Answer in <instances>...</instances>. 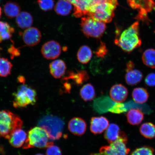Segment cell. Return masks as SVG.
I'll use <instances>...</instances> for the list:
<instances>
[{
  "mask_svg": "<svg viewBox=\"0 0 155 155\" xmlns=\"http://www.w3.org/2000/svg\"><path fill=\"white\" fill-rule=\"evenodd\" d=\"M107 50L106 46L104 43H102L99 48L96 52L98 57H104L107 54Z\"/></svg>",
  "mask_w": 155,
  "mask_h": 155,
  "instance_id": "cell-37",
  "label": "cell"
},
{
  "mask_svg": "<svg viewBox=\"0 0 155 155\" xmlns=\"http://www.w3.org/2000/svg\"><path fill=\"white\" fill-rule=\"evenodd\" d=\"M72 4L65 0H59L55 7V11L58 15H67L71 12Z\"/></svg>",
  "mask_w": 155,
  "mask_h": 155,
  "instance_id": "cell-28",
  "label": "cell"
},
{
  "mask_svg": "<svg viewBox=\"0 0 155 155\" xmlns=\"http://www.w3.org/2000/svg\"><path fill=\"white\" fill-rule=\"evenodd\" d=\"M61 48L60 44L55 41H48L42 46L41 52L42 55L48 60L56 59L61 55Z\"/></svg>",
  "mask_w": 155,
  "mask_h": 155,
  "instance_id": "cell-10",
  "label": "cell"
},
{
  "mask_svg": "<svg viewBox=\"0 0 155 155\" xmlns=\"http://www.w3.org/2000/svg\"><path fill=\"white\" fill-rule=\"evenodd\" d=\"M132 95L134 101L139 104H143L146 102L149 97L148 91L142 87L134 89Z\"/></svg>",
  "mask_w": 155,
  "mask_h": 155,
  "instance_id": "cell-25",
  "label": "cell"
},
{
  "mask_svg": "<svg viewBox=\"0 0 155 155\" xmlns=\"http://www.w3.org/2000/svg\"><path fill=\"white\" fill-rule=\"evenodd\" d=\"M38 125L47 132L51 140H58L62 136L64 123L57 116H44L38 121Z\"/></svg>",
  "mask_w": 155,
  "mask_h": 155,
  "instance_id": "cell-5",
  "label": "cell"
},
{
  "mask_svg": "<svg viewBox=\"0 0 155 155\" xmlns=\"http://www.w3.org/2000/svg\"><path fill=\"white\" fill-rule=\"evenodd\" d=\"M28 135L24 130L21 129L13 132L8 139L10 144L15 148L22 147L26 141Z\"/></svg>",
  "mask_w": 155,
  "mask_h": 155,
  "instance_id": "cell-17",
  "label": "cell"
},
{
  "mask_svg": "<svg viewBox=\"0 0 155 155\" xmlns=\"http://www.w3.org/2000/svg\"><path fill=\"white\" fill-rule=\"evenodd\" d=\"M127 137L121 131L119 126L115 124H111L107 129L104 134V138L108 143H111L122 137Z\"/></svg>",
  "mask_w": 155,
  "mask_h": 155,
  "instance_id": "cell-15",
  "label": "cell"
},
{
  "mask_svg": "<svg viewBox=\"0 0 155 155\" xmlns=\"http://www.w3.org/2000/svg\"><path fill=\"white\" fill-rule=\"evenodd\" d=\"M141 135L147 139H153L155 137V125L151 123L143 124L140 128Z\"/></svg>",
  "mask_w": 155,
  "mask_h": 155,
  "instance_id": "cell-30",
  "label": "cell"
},
{
  "mask_svg": "<svg viewBox=\"0 0 155 155\" xmlns=\"http://www.w3.org/2000/svg\"><path fill=\"white\" fill-rule=\"evenodd\" d=\"M117 0H102L93 3L89 11V15L104 23L111 22L118 6Z\"/></svg>",
  "mask_w": 155,
  "mask_h": 155,
  "instance_id": "cell-2",
  "label": "cell"
},
{
  "mask_svg": "<svg viewBox=\"0 0 155 155\" xmlns=\"http://www.w3.org/2000/svg\"><path fill=\"white\" fill-rule=\"evenodd\" d=\"M13 65L8 60L0 58V77H5L11 74Z\"/></svg>",
  "mask_w": 155,
  "mask_h": 155,
  "instance_id": "cell-31",
  "label": "cell"
},
{
  "mask_svg": "<svg viewBox=\"0 0 155 155\" xmlns=\"http://www.w3.org/2000/svg\"><path fill=\"white\" fill-rule=\"evenodd\" d=\"M127 2L132 9L138 11L135 19L147 25L150 23L148 13L155 9V0H127Z\"/></svg>",
  "mask_w": 155,
  "mask_h": 155,
  "instance_id": "cell-8",
  "label": "cell"
},
{
  "mask_svg": "<svg viewBox=\"0 0 155 155\" xmlns=\"http://www.w3.org/2000/svg\"><path fill=\"white\" fill-rule=\"evenodd\" d=\"M125 79L126 83L130 86H134L138 84L142 81L143 74L135 68L131 69H126Z\"/></svg>",
  "mask_w": 155,
  "mask_h": 155,
  "instance_id": "cell-19",
  "label": "cell"
},
{
  "mask_svg": "<svg viewBox=\"0 0 155 155\" xmlns=\"http://www.w3.org/2000/svg\"><path fill=\"white\" fill-rule=\"evenodd\" d=\"M145 84L151 87L155 86V73H151L147 75L145 79Z\"/></svg>",
  "mask_w": 155,
  "mask_h": 155,
  "instance_id": "cell-36",
  "label": "cell"
},
{
  "mask_svg": "<svg viewBox=\"0 0 155 155\" xmlns=\"http://www.w3.org/2000/svg\"><path fill=\"white\" fill-rule=\"evenodd\" d=\"M111 102L109 98L103 97L96 99L93 104V108L95 111L99 114L105 113L109 111L112 108Z\"/></svg>",
  "mask_w": 155,
  "mask_h": 155,
  "instance_id": "cell-20",
  "label": "cell"
},
{
  "mask_svg": "<svg viewBox=\"0 0 155 155\" xmlns=\"http://www.w3.org/2000/svg\"><path fill=\"white\" fill-rule=\"evenodd\" d=\"M54 143L50 138L49 135L45 130L40 127H35L31 129L23 148L28 149L36 148H47Z\"/></svg>",
  "mask_w": 155,
  "mask_h": 155,
  "instance_id": "cell-4",
  "label": "cell"
},
{
  "mask_svg": "<svg viewBox=\"0 0 155 155\" xmlns=\"http://www.w3.org/2000/svg\"><path fill=\"white\" fill-rule=\"evenodd\" d=\"M23 122L19 117L8 110L0 111V137L8 139L17 129L22 128Z\"/></svg>",
  "mask_w": 155,
  "mask_h": 155,
  "instance_id": "cell-3",
  "label": "cell"
},
{
  "mask_svg": "<svg viewBox=\"0 0 155 155\" xmlns=\"http://www.w3.org/2000/svg\"><path fill=\"white\" fill-rule=\"evenodd\" d=\"M142 60L143 64L147 67L155 68V49L148 48L145 50L143 54Z\"/></svg>",
  "mask_w": 155,
  "mask_h": 155,
  "instance_id": "cell-29",
  "label": "cell"
},
{
  "mask_svg": "<svg viewBox=\"0 0 155 155\" xmlns=\"http://www.w3.org/2000/svg\"><path fill=\"white\" fill-rule=\"evenodd\" d=\"M8 52L11 54V58H14L15 57H18L20 54V51L13 45L11 46V47L9 48Z\"/></svg>",
  "mask_w": 155,
  "mask_h": 155,
  "instance_id": "cell-38",
  "label": "cell"
},
{
  "mask_svg": "<svg viewBox=\"0 0 155 155\" xmlns=\"http://www.w3.org/2000/svg\"><path fill=\"white\" fill-rule=\"evenodd\" d=\"M16 22L19 28L26 29L32 26L33 19L30 13L26 12H22L17 17Z\"/></svg>",
  "mask_w": 155,
  "mask_h": 155,
  "instance_id": "cell-21",
  "label": "cell"
},
{
  "mask_svg": "<svg viewBox=\"0 0 155 155\" xmlns=\"http://www.w3.org/2000/svg\"><path fill=\"white\" fill-rule=\"evenodd\" d=\"M13 106L15 108H24L28 105H33L36 102L37 93L35 90L25 84L18 87L16 91L13 94Z\"/></svg>",
  "mask_w": 155,
  "mask_h": 155,
  "instance_id": "cell-6",
  "label": "cell"
},
{
  "mask_svg": "<svg viewBox=\"0 0 155 155\" xmlns=\"http://www.w3.org/2000/svg\"><path fill=\"white\" fill-rule=\"evenodd\" d=\"M80 95L84 101H91L94 99L96 96L94 87L90 83L84 85L81 89Z\"/></svg>",
  "mask_w": 155,
  "mask_h": 155,
  "instance_id": "cell-27",
  "label": "cell"
},
{
  "mask_svg": "<svg viewBox=\"0 0 155 155\" xmlns=\"http://www.w3.org/2000/svg\"><path fill=\"white\" fill-rule=\"evenodd\" d=\"M154 149L148 146L137 148L131 153L130 155H154Z\"/></svg>",
  "mask_w": 155,
  "mask_h": 155,
  "instance_id": "cell-33",
  "label": "cell"
},
{
  "mask_svg": "<svg viewBox=\"0 0 155 155\" xmlns=\"http://www.w3.org/2000/svg\"><path fill=\"white\" fill-rule=\"evenodd\" d=\"M81 25L83 33L88 38L101 37L106 28L105 23L96 20L89 15L82 17Z\"/></svg>",
  "mask_w": 155,
  "mask_h": 155,
  "instance_id": "cell-7",
  "label": "cell"
},
{
  "mask_svg": "<svg viewBox=\"0 0 155 155\" xmlns=\"http://www.w3.org/2000/svg\"><path fill=\"white\" fill-rule=\"evenodd\" d=\"M127 137H121L109 145L102 147L99 153L90 155H128L130 150L127 146Z\"/></svg>",
  "mask_w": 155,
  "mask_h": 155,
  "instance_id": "cell-9",
  "label": "cell"
},
{
  "mask_svg": "<svg viewBox=\"0 0 155 155\" xmlns=\"http://www.w3.org/2000/svg\"><path fill=\"white\" fill-rule=\"evenodd\" d=\"M101 0H92L93 3H94V2H98V1H100Z\"/></svg>",
  "mask_w": 155,
  "mask_h": 155,
  "instance_id": "cell-41",
  "label": "cell"
},
{
  "mask_svg": "<svg viewBox=\"0 0 155 155\" xmlns=\"http://www.w3.org/2000/svg\"><path fill=\"white\" fill-rule=\"evenodd\" d=\"M46 155H62L61 151L59 147L54 144L47 148Z\"/></svg>",
  "mask_w": 155,
  "mask_h": 155,
  "instance_id": "cell-35",
  "label": "cell"
},
{
  "mask_svg": "<svg viewBox=\"0 0 155 155\" xmlns=\"http://www.w3.org/2000/svg\"><path fill=\"white\" fill-rule=\"evenodd\" d=\"M67 78L72 79L78 85H81L88 79V76L86 71H82L77 73H71Z\"/></svg>",
  "mask_w": 155,
  "mask_h": 155,
  "instance_id": "cell-32",
  "label": "cell"
},
{
  "mask_svg": "<svg viewBox=\"0 0 155 155\" xmlns=\"http://www.w3.org/2000/svg\"><path fill=\"white\" fill-rule=\"evenodd\" d=\"M14 32V28L8 23L0 21V43L10 38Z\"/></svg>",
  "mask_w": 155,
  "mask_h": 155,
  "instance_id": "cell-26",
  "label": "cell"
},
{
  "mask_svg": "<svg viewBox=\"0 0 155 155\" xmlns=\"http://www.w3.org/2000/svg\"><path fill=\"white\" fill-rule=\"evenodd\" d=\"M66 65L63 60L58 59L52 61L49 65L50 73L54 78H60L64 74Z\"/></svg>",
  "mask_w": 155,
  "mask_h": 155,
  "instance_id": "cell-18",
  "label": "cell"
},
{
  "mask_svg": "<svg viewBox=\"0 0 155 155\" xmlns=\"http://www.w3.org/2000/svg\"><path fill=\"white\" fill-rule=\"evenodd\" d=\"M65 1L69 2L71 4L74 5L78 2L79 0H65Z\"/></svg>",
  "mask_w": 155,
  "mask_h": 155,
  "instance_id": "cell-40",
  "label": "cell"
},
{
  "mask_svg": "<svg viewBox=\"0 0 155 155\" xmlns=\"http://www.w3.org/2000/svg\"><path fill=\"white\" fill-rule=\"evenodd\" d=\"M21 11L20 6L16 2H8L4 7L5 14L9 18H14L18 16Z\"/></svg>",
  "mask_w": 155,
  "mask_h": 155,
  "instance_id": "cell-23",
  "label": "cell"
},
{
  "mask_svg": "<svg viewBox=\"0 0 155 155\" xmlns=\"http://www.w3.org/2000/svg\"><path fill=\"white\" fill-rule=\"evenodd\" d=\"M37 2L40 8L44 11L50 10L54 6L53 0H38Z\"/></svg>",
  "mask_w": 155,
  "mask_h": 155,
  "instance_id": "cell-34",
  "label": "cell"
},
{
  "mask_svg": "<svg viewBox=\"0 0 155 155\" xmlns=\"http://www.w3.org/2000/svg\"><path fill=\"white\" fill-rule=\"evenodd\" d=\"M68 127L70 131L73 134L81 136L86 131L87 124L82 118L74 117L69 121Z\"/></svg>",
  "mask_w": 155,
  "mask_h": 155,
  "instance_id": "cell-14",
  "label": "cell"
},
{
  "mask_svg": "<svg viewBox=\"0 0 155 155\" xmlns=\"http://www.w3.org/2000/svg\"><path fill=\"white\" fill-rule=\"evenodd\" d=\"M18 80L20 83H24V84L25 82V79L23 76H20L18 78Z\"/></svg>",
  "mask_w": 155,
  "mask_h": 155,
  "instance_id": "cell-39",
  "label": "cell"
},
{
  "mask_svg": "<svg viewBox=\"0 0 155 155\" xmlns=\"http://www.w3.org/2000/svg\"><path fill=\"white\" fill-rule=\"evenodd\" d=\"M41 37L40 31L34 27L26 29L22 35L24 43L29 46H34L38 45L40 41Z\"/></svg>",
  "mask_w": 155,
  "mask_h": 155,
  "instance_id": "cell-11",
  "label": "cell"
},
{
  "mask_svg": "<svg viewBox=\"0 0 155 155\" xmlns=\"http://www.w3.org/2000/svg\"><path fill=\"white\" fill-rule=\"evenodd\" d=\"M139 30V21H137L124 31L119 38L116 39L115 44L124 51L131 53L140 47L142 44Z\"/></svg>",
  "mask_w": 155,
  "mask_h": 155,
  "instance_id": "cell-1",
  "label": "cell"
},
{
  "mask_svg": "<svg viewBox=\"0 0 155 155\" xmlns=\"http://www.w3.org/2000/svg\"><path fill=\"white\" fill-rule=\"evenodd\" d=\"M128 91L126 87L121 84L114 85L110 92L111 99L116 103H121L124 101L127 98Z\"/></svg>",
  "mask_w": 155,
  "mask_h": 155,
  "instance_id": "cell-12",
  "label": "cell"
},
{
  "mask_svg": "<svg viewBox=\"0 0 155 155\" xmlns=\"http://www.w3.org/2000/svg\"><path fill=\"white\" fill-rule=\"evenodd\" d=\"M35 155H44L42 154H36Z\"/></svg>",
  "mask_w": 155,
  "mask_h": 155,
  "instance_id": "cell-43",
  "label": "cell"
},
{
  "mask_svg": "<svg viewBox=\"0 0 155 155\" xmlns=\"http://www.w3.org/2000/svg\"><path fill=\"white\" fill-rule=\"evenodd\" d=\"M93 3L92 0H79L76 4L74 5V16L79 18L88 15Z\"/></svg>",
  "mask_w": 155,
  "mask_h": 155,
  "instance_id": "cell-16",
  "label": "cell"
},
{
  "mask_svg": "<svg viewBox=\"0 0 155 155\" xmlns=\"http://www.w3.org/2000/svg\"><path fill=\"white\" fill-rule=\"evenodd\" d=\"M128 122L130 124L137 125L140 124L144 118V114L141 110L131 109L127 115Z\"/></svg>",
  "mask_w": 155,
  "mask_h": 155,
  "instance_id": "cell-22",
  "label": "cell"
},
{
  "mask_svg": "<svg viewBox=\"0 0 155 155\" xmlns=\"http://www.w3.org/2000/svg\"><path fill=\"white\" fill-rule=\"evenodd\" d=\"M92 52L88 46L83 45L79 48L77 54V59L79 62L83 64L89 63L92 58Z\"/></svg>",
  "mask_w": 155,
  "mask_h": 155,
  "instance_id": "cell-24",
  "label": "cell"
},
{
  "mask_svg": "<svg viewBox=\"0 0 155 155\" xmlns=\"http://www.w3.org/2000/svg\"><path fill=\"white\" fill-rule=\"evenodd\" d=\"M109 125L108 119L103 116L92 117L91 121V131L94 134H100L107 128Z\"/></svg>",
  "mask_w": 155,
  "mask_h": 155,
  "instance_id": "cell-13",
  "label": "cell"
},
{
  "mask_svg": "<svg viewBox=\"0 0 155 155\" xmlns=\"http://www.w3.org/2000/svg\"><path fill=\"white\" fill-rule=\"evenodd\" d=\"M1 15H2V10H1V7H0V18H1Z\"/></svg>",
  "mask_w": 155,
  "mask_h": 155,
  "instance_id": "cell-42",
  "label": "cell"
},
{
  "mask_svg": "<svg viewBox=\"0 0 155 155\" xmlns=\"http://www.w3.org/2000/svg\"><path fill=\"white\" fill-rule=\"evenodd\" d=\"M154 33H155V31H154Z\"/></svg>",
  "mask_w": 155,
  "mask_h": 155,
  "instance_id": "cell-44",
  "label": "cell"
}]
</instances>
